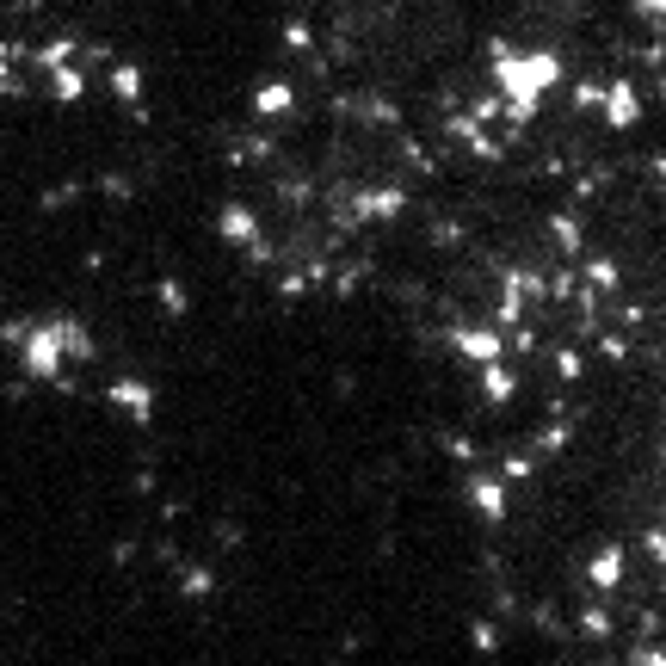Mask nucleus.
Wrapping results in <instances>:
<instances>
[{"label":"nucleus","mask_w":666,"mask_h":666,"mask_svg":"<svg viewBox=\"0 0 666 666\" xmlns=\"http://www.w3.org/2000/svg\"><path fill=\"white\" fill-rule=\"evenodd\" d=\"M580 629L605 642V636H611V611H605V605H586V611H580Z\"/></svg>","instance_id":"obj_20"},{"label":"nucleus","mask_w":666,"mask_h":666,"mask_svg":"<svg viewBox=\"0 0 666 666\" xmlns=\"http://www.w3.org/2000/svg\"><path fill=\"white\" fill-rule=\"evenodd\" d=\"M549 241H555V247H562V253L574 259V253L586 247V229H580V216H568V210H555V216H549Z\"/></svg>","instance_id":"obj_13"},{"label":"nucleus","mask_w":666,"mask_h":666,"mask_svg":"<svg viewBox=\"0 0 666 666\" xmlns=\"http://www.w3.org/2000/svg\"><path fill=\"white\" fill-rule=\"evenodd\" d=\"M537 296H549V290H543V272H531V266L506 272V290H500V327H518V315H525Z\"/></svg>","instance_id":"obj_3"},{"label":"nucleus","mask_w":666,"mask_h":666,"mask_svg":"<svg viewBox=\"0 0 666 666\" xmlns=\"http://www.w3.org/2000/svg\"><path fill=\"white\" fill-rule=\"evenodd\" d=\"M660 99H666V62H660Z\"/></svg>","instance_id":"obj_33"},{"label":"nucleus","mask_w":666,"mask_h":666,"mask_svg":"<svg viewBox=\"0 0 666 666\" xmlns=\"http://www.w3.org/2000/svg\"><path fill=\"white\" fill-rule=\"evenodd\" d=\"M469 642H475L481 654H494V648H500V636H494V629H488V623H475V629H469Z\"/></svg>","instance_id":"obj_27"},{"label":"nucleus","mask_w":666,"mask_h":666,"mask_svg":"<svg viewBox=\"0 0 666 666\" xmlns=\"http://www.w3.org/2000/svg\"><path fill=\"white\" fill-rule=\"evenodd\" d=\"M568 99H574V111H599L605 87H599V81H574V93H568Z\"/></svg>","instance_id":"obj_21"},{"label":"nucleus","mask_w":666,"mask_h":666,"mask_svg":"<svg viewBox=\"0 0 666 666\" xmlns=\"http://www.w3.org/2000/svg\"><path fill=\"white\" fill-rule=\"evenodd\" d=\"M488 56H494V81H500V118L512 130H525L537 118V105L549 99V87L562 81V56H549V50L525 56L512 44H488Z\"/></svg>","instance_id":"obj_1"},{"label":"nucleus","mask_w":666,"mask_h":666,"mask_svg":"<svg viewBox=\"0 0 666 666\" xmlns=\"http://www.w3.org/2000/svg\"><path fill=\"white\" fill-rule=\"evenodd\" d=\"M481 370V395H488L494 407H506L512 395H518V377H512V364L506 358H494V364H475Z\"/></svg>","instance_id":"obj_9"},{"label":"nucleus","mask_w":666,"mask_h":666,"mask_svg":"<svg viewBox=\"0 0 666 666\" xmlns=\"http://www.w3.org/2000/svg\"><path fill=\"white\" fill-rule=\"evenodd\" d=\"M463 118H475V124H488V118H500V93H488V99H475Z\"/></svg>","instance_id":"obj_25"},{"label":"nucleus","mask_w":666,"mask_h":666,"mask_svg":"<svg viewBox=\"0 0 666 666\" xmlns=\"http://www.w3.org/2000/svg\"><path fill=\"white\" fill-rule=\"evenodd\" d=\"M216 229H222V241H235V247H247L253 259H266V241H259V222H253V210L229 204V210L216 216Z\"/></svg>","instance_id":"obj_6"},{"label":"nucleus","mask_w":666,"mask_h":666,"mask_svg":"<svg viewBox=\"0 0 666 666\" xmlns=\"http://www.w3.org/2000/svg\"><path fill=\"white\" fill-rule=\"evenodd\" d=\"M13 56H19L13 44H0V99H19V93H25V87H19V74H13Z\"/></svg>","instance_id":"obj_19"},{"label":"nucleus","mask_w":666,"mask_h":666,"mask_svg":"<svg viewBox=\"0 0 666 666\" xmlns=\"http://www.w3.org/2000/svg\"><path fill=\"white\" fill-rule=\"evenodd\" d=\"M50 93L62 99V105H74V99H87V74L74 68V56L68 62H50Z\"/></svg>","instance_id":"obj_12"},{"label":"nucleus","mask_w":666,"mask_h":666,"mask_svg":"<svg viewBox=\"0 0 666 666\" xmlns=\"http://www.w3.org/2000/svg\"><path fill=\"white\" fill-rule=\"evenodd\" d=\"M642 549H648V562H654V568L666 574V531H660V525H654V531L642 537Z\"/></svg>","instance_id":"obj_24"},{"label":"nucleus","mask_w":666,"mask_h":666,"mask_svg":"<svg viewBox=\"0 0 666 666\" xmlns=\"http://www.w3.org/2000/svg\"><path fill=\"white\" fill-rule=\"evenodd\" d=\"M111 93H118L124 105H136V99H142V68L118 62V68H111Z\"/></svg>","instance_id":"obj_17"},{"label":"nucleus","mask_w":666,"mask_h":666,"mask_svg":"<svg viewBox=\"0 0 666 666\" xmlns=\"http://www.w3.org/2000/svg\"><path fill=\"white\" fill-rule=\"evenodd\" d=\"M592 666H605V660H592Z\"/></svg>","instance_id":"obj_34"},{"label":"nucleus","mask_w":666,"mask_h":666,"mask_svg":"<svg viewBox=\"0 0 666 666\" xmlns=\"http://www.w3.org/2000/svg\"><path fill=\"white\" fill-rule=\"evenodd\" d=\"M407 210V192H395V185H383V192H364L358 198V216L364 222H395Z\"/></svg>","instance_id":"obj_10"},{"label":"nucleus","mask_w":666,"mask_h":666,"mask_svg":"<svg viewBox=\"0 0 666 666\" xmlns=\"http://www.w3.org/2000/svg\"><path fill=\"white\" fill-rule=\"evenodd\" d=\"M451 346H457V358H469V364H494V358H506V333H500V327H457Z\"/></svg>","instance_id":"obj_5"},{"label":"nucleus","mask_w":666,"mask_h":666,"mask_svg":"<svg viewBox=\"0 0 666 666\" xmlns=\"http://www.w3.org/2000/svg\"><path fill=\"white\" fill-rule=\"evenodd\" d=\"M636 666H666V648H660V642H648V648L636 654Z\"/></svg>","instance_id":"obj_32"},{"label":"nucleus","mask_w":666,"mask_h":666,"mask_svg":"<svg viewBox=\"0 0 666 666\" xmlns=\"http://www.w3.org/2000/svg\"><path fill=\"white\" fill-rule=\"evenodd\" d=\"M451 136H457V142H469V155H481V161H500V142L488 136V124H475V118H463V111H457V118H451Z\"/></svg>","instance_id":"obj_11"},{"label":"nucleus","mask_w":666,"mask_h":666,"mask_svg":"<svg viewBox=\"0 0 666 666\" xmlns=\"http://www.w3.org/2000/svg\"><path fill=\"white\" fill-rule=\"evenodd\" d=\"M636 13L654 19V25H666V0H636Z\"/></svg>","instance_id":"obj_31"},{"label":"nucleus","mask_w":666,"mask_h":666,"mask_svg":"<svg viewBox=\"0 0 666 666\" xmlns=\"http://www.w3.org/2000/svg\"><path fill=\"white\" fill-rule=\"evenodd\" d=\"M13 346L25 352L31 377H50V383H56L68 358H87V352H93V333H87L81 321H44V327H19Z\"/></svg>","instance_id":"obj_2"},{"label":"nucleus","mask_w":666,"mask_h":666,"mask_svg":"<svg viewBox=\"0 0 666 666\" xmlns=\"http://www.w3.org/2000/svg\"><path fill=\"white\" fill-rule=\"evenodd\" d=\"M469 506L481 512V518H488V525H500V518H506V481L500 475H469Z\"/></svg>","instance_id":"obj_8"},{"label":"nucleus","mask_w":666,"mask_h":666,"mask_svg":"<svg viewBox=\"0 0 666 666\" xmlns=\"http://www.w3.org/2000/svg\"><path fill=\"white\" fill-rule=\"evenodd\" d=\"M623 574H629V555H623V543H605V549H592V562H586V580L599 586V592H617V586H623Z\"/></svg>","instance_id":"obj_7"},{"label":"nucleus","mask_w":666,"mask_h":666,"mask_svg":"<svg viewBox=\"0 0 666 666\" xmlns=\"http://www.w3.org/2000/svg\"><path fill=\"white\" fill-rule=\"evenodd\" d=\"M111 401H118L130 420H148V414H155V395H148V383H111Z\"/></svg>","instance_id":"obj_14"},{"label":"nucleus","mask_w":666,"mask_h":666,"mask_svg":"<svg viewBox=\"0 0 666 666\" xmlns=\"http://www.w3.org/2000/svg\"><path fill=\"white\" fill-rule=\"evenodd\" d=\"M599 111H605L611 130H636V124H642V93H636V81L617 74V81L605 87V99H599Z\"/></svg>","instance_id":"obj_4"},{"label":"nucleus","mask_w":666,"mask_h":666,"mask_svg":"<svg viewBox=\"0 0 666 666\" xmlns=\"http://www.w3.org/2000/svg\"><path fill=\"white\" fill-rule=\"evenodd\" d=\"M444 451H451L457 463H475V444H469V438H444Z\"/></svg>","instance_id":"obj_30"},{"label":"nucleus","mask_w":666,"mask_h":666,"mask_svg":"<svg viewBox=\"0 0 666 666\" xmlns=\"http://www.w3.org/2000/svg\"><path fill=\"white\" fill-rule=\"evenodd\" d=\"M617 278H623L617 259H586V290H580V296H592V303H599V296L617 290Z\"/></svg>","instance_id":"obj_15"},{"label":"nucleus","mask_w":666,"mask_h":666,"mask_svg":"<svg viewBox=\"0 0 666 666\" xmlns=\"http://www.w3.org/2000/svg\"><path fill=\"white\" fill-rule=\"evenodd\" d=\"M599 352L617 364V358H629V340H617V333H605V340H599Z\"/></svg>","instance_id":"obj_29"},{"label":"nucleus","mask_w":666,"mask_h":666,"mask_svg":"<svg viewBox=\"0 0 666 666\" xmlns=\"http://www.w3.org/2000/svg\"><path fill=\"white\" fill-rule=\"evenodd\" d=\"M290 99H296V93H290L284 81H266V87L253 93V111H259V118H284V111H290Z\"/></svg>","instance_id":"obj_16"},{"label":"nucleus","mask_w":666,"mask_h":666,"mask_svg":"<svg viewBox=\"0 0 666 666\" xmlns=\"http://www.w3.org/2000/svg\"><path fill=\"white\" fill-rule=\"evenodd\" d=\"M531 469H537L531 451H506V457H500V481H506V488H512V481H531Z\"/></svg>","instance_id":"obj_18"},{"label":"nucleus","mask_w":666,"mask_h":666,"mask_svg":"<svg viewBox=\"0 0 666 666\" xmlns=\"http://www.w3.org/2000/svg\"><path fill=\"white\" fill-rule=\"evenodd\" d=\"M161 309H167V315L185 309V290H179V284H161Z\"/></svg>","instance_id":"obj_28"},{"label":"nucleus","mask_w":666,"mask_h":666,"mask_svg":"<svg viewBox=\"0 0 666 666\" xmlns=\"http://www.w3.org/2000/svg\"><path fill=\"white\" fill-rule=\"evenodd\" d=\"M284 44H290L296 56H309V50H315V31H309V25H284Z\"/></svg>","instance_id":"obj_23"},{"label":"nucleus","mask_w":666,"mask_h":666,"mask_svg":"<svg viewBox=\"0 0 666 666\" xmlns=\"http://www.w3.org/2000/svg\"><path fill=\"white\" fill-rule=\"evenodd\" d=\"M580 370H586V358H580L574 346H562V352H555V377H562V383H574Z\"/></svg>","instance_id":"obj_22"},{"label":"nucleus","mask_w":666,"mask_h":666,"mask_svg":"<svg viewBox=\"0 0 666 666\" xmlns=\"http://www.w3.org/2000/svg\"><path fill=\"white\" fill-rule=\"evenodd\" d=\"M537 451L549 457V451H568V426H543V438H537Z\"/></svg>","instance_id":"obj_26"}]
</instances>
